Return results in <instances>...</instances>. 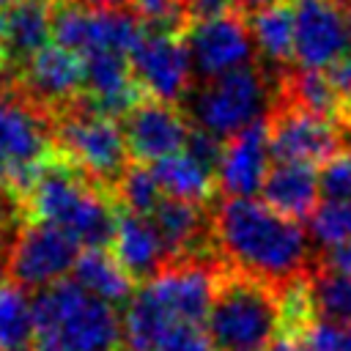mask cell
Segmentation results:
<instances>
[{"mask_svg": "<svg viewBox=\"0 0 351 351\" xmlns=\"http://www.w3.org/2000/svg\"><path fill=\"white\" fill-rule=\"evenodd\" d=\"M271 154L277 162H326L340 151V129L332 118L315 115L296 104L282 107L269 121Z\"/></svg>", "mask_w": 351, "mask_h": 351, "instance_id": "obj_14", "label": "cell"}, {"mask_svg": "<svg viewBox=\"0 0 351 351\" xmlns=\"http://www.w3.org/2000/svg\"><path fill=\"white\" fill-rule=\"evenodd\" d=\"M123 326L112 304L71 282L33 296V351H118Z\"/></svg>", "mask_w": 351, "mask_h": 351, "instance_id": "obj_2", "label": "cell"}, {"mask_svg": "<svg viewBox=\"0 0 351 351\" xmlns=\"http://www.w3.org/2000/svg\"><path fill=\"white\" fill-rule=\"evenodd\" d=\"M293 60L304 71H326L351 55V19L340 0H291Z\"/></svg>", "mask_w": 351, "mask_h": 351, "instance_id": "obj_10", "label": "cell"}, {"mask_svg": "<svg viewBox=\"0 0 351 351\" xmlns=\"http://www.w3.org/2000/svg\"><path fill=\"white\" fill-rule=\"evenodd\" d=\"M186 52L192 60V71L197 77L217 80L228 71L252 66L255 58V38L250 25L233 11V14H211L192 22L186 30Z\"/></svg>", "mask_w": 351, "mask_h": 351, "instance_id": "obj_11", "label": "cell"}, {"mask_svg": "<svg viewBox=\"0 0 351 351\" xmlns=\"http://www.w3.org/2000/svg\"><path fill=\"white\" fill-rule=\"evenodd\" d=\"M52 36V5L49 0H25L3 14V58L14 66H25Z\"/></svg>", "mask_w": 351, "mask_h": 351, "instance_id": "obj_20", "label": "cell"}, {"mask_svg": "<svg viewBox=\"0 0 351 351\" xmlns=\"http://www.w3.org/2000/svg\"><path fill=\"white\" fill-rule=\"evenodd\" d=\"M156 351H214V346L200 324H173Z\"/></svg>", "mask_w": 351, "mask_h": 351, "instance_id": "obj_33", "label": "cell"}, {"mask_svg": "<svg viewBox=\"0 0 351 351\" xmlns=\"http://www.w3.org/2000/svg\"><path fill=\"white\" fill-rule=\"evenodd\" d=\"M346 11H348V19H351V0L346 3Z\"/></svg>", "mask_w": 351, "mask_h": 351, "instance_id": "obj_44", "label": "cell"}, {"mask_svg": "<svg viewBox=\"0 0 351 351\" xmlns=\"http://www.w3.org/2000/svg\"><path fill=\"white\" fill-rule=\"evenodd\" d=\"M288 90H291V99L296 107L302 110H310L315 115H337L343 110V99L332 82V77L326 71H304L299 69L291 82H288Z\"/></svg>", "mask_w": 351, "mask_h": 351, "instance_id": "obj_28", "label": "cell"}, {"mask_svg": "<svg viewBox=\"0 0 351 351\" xmlns=\"http://www.w3.org/2000/svg\"><path fill=\"white\" fill-rule=\"evenodd\" d=\"M151 170L156 176L165 197H178V200H189V203L200 206L214 192L217 176L208 167H203L197 159H192L186 151H178V154L156 162Z\"/></svg>", "mask_w": 351, "mask_h": 351, "instance_id": "obj_23", "label": "cell"}, {"mask_svg": "<svg viewBox=\"0 0 351 351\" xmlns=\"http://www.w3.org/2000/svg\"><path fill=\"white\" fill-rule=\"evenodd\" d=\"M52 145L44 107L22 93H0V184L25 195Z\"/></svg>", "mask_w": 351, "mask_h": 351, "instance_id": "obj_5", "label": "cell"}, {"mask_svg": "<svg viewBox=\"0 0 351 351\" xmlns=\"http://www.w3.org/2000/svg\"><path fill=\"white\" fill-rule=\"evenodd\" d=\"M255 49L271 63H285L293 58V11L291 3H274L250 19Z\"/></svg>", "mask_w": 351, "mask_h": 351, "instance_id": "obj_25", "label": "cell"}, {"mask_svg": "<svg viewBox=\"0 0 351 351\" xmlns=\"http://www.w3.org/2000/svg\"><path fill=\"white\" fill-rule=\"evenodd\" d=\"M118 197L126 206V211L151 217L165 195H162V186H159L154 170L137 162V165H129L123 170V176L118 178Z\"/></svg>", "mask_w": 351, "mask_h": 351, "instance_id": "obj_29", "label": "cell"}, {"mask_svg": "<svg viewBox=\"0 0 351 351\" xmlns=\"http://www.w3.org/2000/svg\"><path fill=\"white\" fill-rule=\"evenodd\" d=\"M184 151L217 176V167H219V159H222L225 145H222V140H219V137H214L211 132H206V129H192V132H189V137H186Z\"/></svg>", "mask_w": 351, "mask_h": 351, "instance_id": "obj_35", "label": "cell"}, {"mask_svg": "<svg viewBox=\"0 0 351 351\" xmlns=\"http://www.w3.org/2000/svg\"><path fill=\"white\" fill-rule=\"evenodd\" d=\"M307 293L315 321L351 324V277L321 269L307 282Z\"/></svg>", "mask_w": 351, "mask_h": 351, "instance_id": "obj_27", "label": "cell"}, {"mask_svg": "<svg viewBox=\"0 0 351 351\" xmlns=\"http://www.w3.org/2000/svg\"><path fill=\"white\" fill-rule=\"evenodd\" d=\"M143 30L145 27L137 22V16L123 8H99L77 0H66L52 8L55 41L80 58L101 52L132 55L143 38Z\"/></svg>", "mask_w": 351, "mask_h": 351, "instance_id": "obj_8", "label": "cell"}, {"mask_svg": "<svg viewBox=\"0 0 351 351\" xmlns=\"http://www.w3.org/2000/svg\"><path fill=\"white\" fill-rule=\"evenodd\" d=\"M318 186L324 200L351 197V151H337L318 170Z\"/></svg>", "mask_w": 351, "mask_h": 351, "instance_id": "obj_31", "label": "cell"}, {"mask_svg": "<svg viewBox=\"0 0 351 351\" xmlns=\"http://www.w3.org/2000/svg\"><path fill=\"white\" fill-rule=\"evenodd\" d=\"M214 239L241 274L274 288L302 280L310 258L304 228L255 197H228L214 214Z\"/></svg>", "mask_w": 351, "mask_h": 351, "instance_id": "obj_1", "label": "cell"}, {"mask_svg": "<svg viewBox=\"0 0 351 351\" xmlns=\"http://www.w3.org/2000/svg\"><path fill=\"white\" fill-rule=\"evenodd\" d=\"M19 3H25V0H0V11H8L14 5H19Z\"/></svg>", "mask_w": 351, "mask_h": 351, "instance_id": "obj_43", "label": "cell"}, {"mask_svg": "<svg viewBox=\"0 0 351 351\" xmlns=\"http://www.w3.org/2000/svg\"><path fill=\"white\" fill-rule=\"evenodd\" d=\"M269 351H310V348H307V343H304L302 335H291V332H285V335L277 337V343H274Z\"/></svg>", "mask_w": 351, "mask_h": 351, "instance_id": "obj_40", "label": "cell"}, {"mask_svg": "<svg viewBox=\"0 0 351 351\" xmlns=\"http://www.w3.org/2000/svg\"><path fill=\"white\" fill-rule=\"evenodd\" d=\"M30 211L38 222L69 233L80 247L104 250L115 236V211L104 192L74 165L47 162L27 189Z\"/></svg>", "mask_w": 351, "mask_h": 351, "instance_id": "obj_3", "label": "cell"}, {"mask_svg": "<svg viewBox=\"0 0 351 351\" xmlns=\"http://www.w3.org/2000/svg\"><path fill=\"white\" fill-rule=\"evenodd\" d=\"M302 337L310 351H351V324L313 321Z\"/></svg>", "mask_w": 351, "mask_h": 351, "instance_id": "obj_32", "label": "cell"}, {"mask_svg": "<svg viewBox=\"0 0 351 351\" xmlns=\"http://www.w3.org/2000/svg\"><path fill=\"white\" fill-rule=\"evenodd\" d=\"M71 274L80 288H85L88 293H93L96 299L112 307L118 302H129L134 293V280L123 271L118 258L107 250H85Z\"/></svg>", "mask_w": 351, "mask_h": 351, "instance_id": "obj_22", "label": "cell"}, {"mask_svg": "<svg viewBox=\"0 0 351 351\" xmlns=\"http://www.w3.org/2000/svg\"><path fill=\"white\" fill-rule=\"evenodd\" d=\"M324 269L351 277V241L326 250V255H324Z\"/></svg>", "mask_w": 351, "mask_h": 351, "instance_id": "obj_37", "label": "cell"}, {"mask_svg": "<svg viewBox=\"0 0 351 351\" xmlns=\"http://www.w3.org/2000/svg\"><path fill=\"white\" fill-rule=\"evenodd\" d=\"M219 274L203 261L170 263L162 274L143 282L173 324H203L208 318Z\"/></svg>", "mask_w": 351, "mask_h": 351, "instance_id": "obj_13", "label": "cell"}, {"mask_svg": "<svg viewBox=\"0 0 351 351\" xmlns=\"http://www.w3.org/2000/svg\"><path fill=\"white\" fill-rule=\"evenodd\" d=\"M80 255V244L69 233L47 222H30L19 228L8 247L5 271L14 285L44 291L63 282V277L74 271Z\"/></svg>", "mask_w": 351, "mask_h": 351, "instance_id": "obj_9", "label": "cell"}, {"mask_svg": "<svg viewBox=\"0 0 351 351\" xmlns=\"http://www.w3.org/2000/svg\"><path fill=\"white\" fill-rule=\"evenodd\" d=\"M22 69H25L27 96L33 101H38L41 107L44 104H66L82 88L85 63L77 52H71L60 44H47Z\"/></svg>", "mask_w": 351, "mask_h": 351, "instance_id": "obj_19", "label": "cell"}, {"mask_svg": "<svg viewBox=\"0 0 351 351\" xmlns=\"http://www.w3.org/2000/svg\"><path fill=\"white\" fill-rule=\"evenodd\" d=\"M60 151L80 167L88 178L101 184H118L123 170L129 167V145L123 126L82 104L71 110L55 129Z\"/></svg>", "mask_w": 351, "mask_h": 351, "instance_id": "obj_7", "label": "cell"}, {"mask_svg": "<svg viewBox=\"0 0 351 351\" xmlns=\"http://www.w3.org/2000/svg\"><path fill=\"white\" fill-rule=\"evenodd\" d=\"M112 255L118 258V263L132 280H143V282L162 274L173 261L154 219L145 214H132V211L121 214L115 222Z\"/></svg>", "mask_w": 351, "mask_h": 351, "instance_id": "obj_17", "label": "cell"}, {"mask_svg": "<svg viewBox=\"0 0 351 351\" xmlns=\"http://www.w3.org/2000/svg\"><path fill=\"white\" fill-rule=\"evenodd\" d=\"M274 3H280V0H230V5H233V11L241 16V14H250V16H255L258 11H266L269 5H274Z\"/></svg>", "mask_w": 351, "mask_h": 351, "instance_id": "obj_39", "label": "cell"}, {"mask_svg": "<svg viewBox=\"0 0 351 351\" xmlns=\"http://www.w3.org/2000/svg\"><path fill=\"white\" fill-rule=\"evenodd\" d=\"M151 219L159 228L173 258L192 250L203 233V211L197 203H189V200L162 197V203L154 208Z\"/></svg>", "mask_w": 351, "mask_h": 351, "instance_id": "obj_24", "label": "cell"}, {"mask_svg": "<svg viewBox=\"0 0 351 351\" xmlns=\"http://www.w3.org/2000/svg\"><path fill=\"white\" fill-rule=\"evenodd\" d=\"M285 332L280 291L247 274H225L206 318L214 351H269Z\"/></svg>", "mask_w": 351, "mask_h": 351, "instance_id": "obj_4", "label": "cell"}, {"mask_svg": "<svg viewBox=\"0 0 351 351\" xmlns=\"http://www.w3.org/2000/svg\"><path fill=\"white\" fill-rule=\"evenodd\" d=\"M310 236L324 250L351 241V197L348 200H324L310 214Z\"/></svg>", "mask_w": 351, "mask_h": 351, "instance_id": "obj_30", "label": "cell"}, {"mask_svg": "<svg viewBox=\"0 0 351 351\" xmlns=\"http://www.w3.org/2000/svg\"><path fill=\"white\" fill-rule=\"evenodd\" d=\"M189 132L192 129L186 126L184 115L173 104L159 101V99L140 101L137 107H132L126 112V123H123L129 156H134L140 165H145V162L156 165L178 151H184Z\"/></svg>", "mask_w": 351, "mask_h": 351, "instance_id": "obj_15", "label": "cell"}, {"mask_svg": "<svg viewBox=\"0 0 351 351\" xmlns=\"http://www.w3.org/2000/svg\"><path fill=\"white\" fill-rule=\"evenodd\" d=\"M271 134L269 121H258L250 129L230 137L217 167V184L228 197H252L263 189L271 170Z\"/></svg>", "mask_w": 351, "mask_h": 351, "instance_id": "obj_16", "label": "cell"}, {"mask_svg": "<svg viewBox=\"0 0 351 351\" xmlns=\"http://www.w3.org/2000/svg\"><path fill=\"white\" fill-rule=\"evenodd\" d=\"M132 74L140 90L159 101H178L192 82V60L186 44L167 27H145L140 44L129 55Z\"/></svg>", "mask_w": 351, "mask_h": 351, "instance_id": "obj_12", "label": "cell"}, {"mask_svg": "<svg viewBox=\"0 0 351 351\" xmlns=\"http://www.w3.org/2000/svg\"><path fill=\"white\" fill-rule=\"evenodd\" d=\"M0 38H3V14H0ZM5 58H3V49H0V85H3V80H5Z\"/></svg>", "mask_w": 351, "mask_h": 351, "instance_id": "obj_42", "label": "cell"}, {"mask_svg": "<svg viewBox=\"0 0 351 351\" xmlns=\"http://www.w3.org/2000/svg\"><path fill=\"white\" fill-rule=\"evenodd\" d=\"M261 192L274 211L291 219L310 217L321 197L318 173L313 165H304V162H277L269 170Z\"/></svg>", "mask_w": 351, "mask_h": 351, "instance_id": "obj_21", "label": "cell"}, {"mask_svg": "<svg viewBox=\"0 0 351 351\" xmlns=\"http://www.w3.org/2000/svg\"><path fill=\"white\" fill-rule=\"evenodd\" d=\"M329 77H332L340 99H343V110L351 115V55H346L337 66H332L329 69Z\"/></svg>", "mask_w": 351, "mask_h": 351, "instance_id": "obj_36", "label": "cell"}, {"mask_svg": "<svg viewBox=\"0 0 351 351\" xmlns=\"http://www.w3.org/2000/svg\"><path fill=\"white\" fill-rule=\"evenodd\" d=\"M77 3H85V5H99V8H118L123 0H77Z\"/></svg>", "mask_w": 351, "mask_h": 351, "instance_id": "obj_41", "label": "cell"}, {"mask_svg": "<svg viewBox=\"0 0 351 351\" xmlns=\"http://www.w3.org/2000/svg\"><path fill=\"white\" fill-rule=\"evenodd\" d=\"M85 74H82V88L88 93V107L101 112V115H126L132 107H137L140 85L132 74V66L126 55L115 52H101L82 58Z\"/></svg>", "mask_w": 351, "mask_h": 351, "instance_id": "obj_18", "label": "cell"}, {"mask_svg": "<svg viewBox=\"0 0 351 351\" xmlns=\"http://www.w3.org/2000/svg\"><path fill=\"white\" fill-rule=\"evenodd\" d=\"M269 80L261 69L244 66L208 80L195 96H189V112L197 129L211 132L219 140H230L258 121H266Z\"/></svg>", "mask_w": 351, "mask_h": 351, "instance_id": "obj_6", "label": "cell"}, {"mask_svg": "<svg viewBox=\"0 0 351 351\" xmlns=\"http://www.w3.org/2000/svg\"><path fill=\"white\" fill-rule=\"evenodd\" d=\"M230 0H186L189 11H195L197 16H211V14H222V8Z\"/></svg>", "mask_w": 351, "mask_h": 351, "instance_id": "obj_38", "label": "cell"}, {"mask_svg": "<svg viewBox=\"0 0 351 351\" xmlns=\"http://www.w3.org/2000/svg\"><path fill=\"white\" fill-rule=\"evenodd\" d=\"M132 8L148 25L173 30V25L181 19L184 8H189V5H186V0H132Z\"/></svg>", "mask_w": 351, "mask_h": 351, "instance_id": "obj_34", "label": "cell"}, {"mask_svg": "<svg viewBox=\"0 0 351 351\" xmlns=\"http://www.w3.org/2000/svg\"><path fill=\"white\" fill-rule=\"evenodd\" d=\"M33 343V299L19 285H0V351H25Z\"/></svg>", "mask_w": 351, "mask_h": 351, "instance_id": "obj_26", "label": "cell"}]
</instances>
